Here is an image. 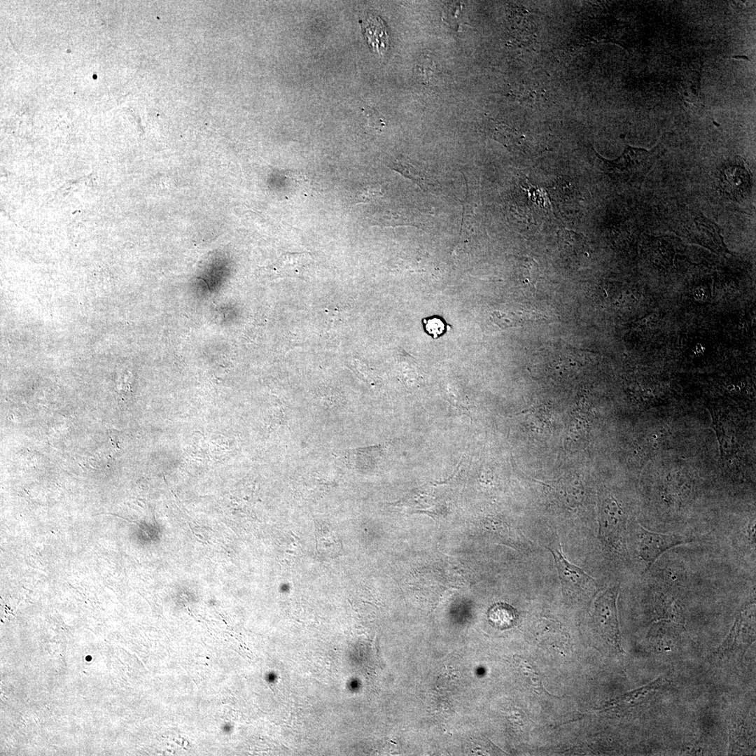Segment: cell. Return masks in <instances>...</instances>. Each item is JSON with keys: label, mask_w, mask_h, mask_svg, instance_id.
Segmentation results:
<instances>
[{"label": "cell", "mask_w": 756, "mask_h": 756, "mask_svg": "<svg viewBox=\"0 0 756 756\" xmlns=\"http://www.w3.org/2000/svg\"><path fill=\"white\" fill-rule=\"evenodd\" d=\"M523 664L524 665L523 668V672L527 677L529 678L531 683L534 687V689L538 691L544 690L543 687L541 684V681L538 677V674L536 673L535 670L529 665L527 662L526 663H524Z\"/></svg>", "instance_id": "5bb4252c"}, {"label": "cell", "mask_w": 756, "mask_h": 756, "mask_svg": "<svg viewBox=\"0 0 756 756\" xmlns=\"http://www.w3.org/2000/svg\"><path fill=\"white\" fill-rule=\"evenodd\" d=\"M552 552L563 592L566 595L578 594L591 586L595 585V580L582 569L570 563L561 552L550 549Z\"/></svg>", "instance_id": "52a82bcc"}, {"label": "cell", "mask_w": 756, "mask_h": 756, "mask_svg": "<svg viewBox=\"0 0 756 756\" xmlns=\"http://www.w3.org/2000/svg\"><path fill=\"white\" fill-rule=\"evenodd\" d=\"M755 608L747 606L737 615L724 641L713 654L718 660H730L746 652L755 636Z\"/></svg>", "instance_id": "277c9868"}, {"label": "cell", "mask_w": 756, "mask_h": 756, "mask_svg": "<svg viewBox=\"0 0 756 756\" xmlns=\"http://www.w3.org/2000/svg\"><path fill=\"white\" fill-rule=\"evenodd\" d=\"M657 155L654 150L649 151L626 145L622 155L615 160H608L597 156L601 162L602 169L608 174L624 181H636L647 174Z\"/></svg>", "instance_id": "7a4b0ae2"}, {"label": "cell", "mask_w": 756, "mask_h": 756, "mask_svg": "<svg viewBox=\"0 0 756 756\" xmlns=\"http://www.w3.org/2000/svg\"><path fill=\"white\" fill-rule=\"evenodd\" d=\"M364 35L371 49L382 55L388 48V37L386 27L377 15L368 14L362 22Z\"/></svg>", "instance_id": "9c48e42d"}, {"label": "cell", "mask_w": 756, "mask_h": 756, "mask_svg": "<svg viewBox=\"0 0 756 756\" xmlns=\"http://www.w3.org/2000/svg\"><path fill=\"white\" fill-rule=\"evenodd\" d=\"M396 167L397 171L423 188H426L427 186L432 183V180L429 179L426 174H424L422 171L416 169L410 163L400 162L397 164Z\"/></svg>", "instance_id": "7c38bea8"}, {"label": "cell", "mask_w": 756, "mask_h": 756, "mask_svg": "<svg viewBox=\"0 0 756 756\" xmlns=\"http://www.w3.org/2000/svg\"><path fill=\"white\" fill-rule=\"evenodd\" d=\"M690 541L691 538L685 535L656 533L639 526L638 553L649 568L668 549Z\"/></svg>", "instance_id": "5b68a950"}, {"label": "cell", "mask_w": 756, "mask_h": 756, "mask_svg": "<svg viewBox=\"0 0 756 756\" xmlns=\"http://www.w3.org/2000/svg\"><path fill=\"white\" fill-rule=\"evenodd\" d=\"M665 680L662 677L657 678L645 686L624 694L615 701V704L622 707H636L649 701L662 686Z\"/></svg>", "instance_id": "30bf717a"}, {"label": "cell", "mask_w": 756, "mask_h": 756, "mask_svg": "<svg viewBox=\"0 0 756 756\" xmlns=\"http://www.w3.org/2000/svg\"><path fill=\"white\" fill-rule=\"evenodd\" d=\"M488 618L494 626L504 629L512 626L516 623L517 615L515 609L511 606L499 603L489 609Z\"/></svg>", "instance_id": "8fae6325"}, {"label": "cell", "mask_w": 756, "mask_h": 756, "mask_svg": "<svg viewBox=\"0 0 756 756\" xmlns=\"http://www.w3.org/2000/svg\"><path fill=\"white\" fill-rule=\"evenodd\" d=\"M426 330L434 338L440 336L444 330V323L438 318H432L424 321Z\"/></svg>", "instance_id": "4fadbf2b"}, {"label": "cell", "mask_w": 756, "mask_h": 756, "mask_svg": "<svg viewBox=\"0 0 756 756\" xmlns=\"http://www.w3.org/2000/svg\"><path fill=\"white\" fill-rule=\"evenodd\" d=\"M626 517L611 496H603L599 505V536L611 551L620 552L625 547Z\"/></svg>", "instance_id": "3957f363"}, {"label": "cell", "mask_w": 756, "mask_h": 756, "mask_svg": "<svg viewBox=\"0 0 756 756\" xmlns=\"http://www.w3.org/2000/svg\"><path fill=\"white\" fill-rule=\"evenodd\" d=\"M720 188L726 197L736 201L745 198L750 191L749 172L742 161L734 160L724 162L719 170Z\"/></svg>", "instance_id": "8992f818"}, {"label": "cell", "mask_w": 756, "mask_h": 756, "mask_svg": "<svg viewBox=\"0 0 756 756\" xmlns=\"http://www.w3.org/2000/svg\"><path fill=\"white\" fill-rule=\"evenodd\" d=\"M619 590L616 585L603 592L594 603L593 612L597 632L613 652H623L616 606Z\"/></svg>", "instance_id": "6da1fadb"}, {"label": "cell", "mask_w": 756, "mask_h": 756, "mask_svg": "<svg viewBox=\"0 0 756 756\" xmlns=\"http://www.w3.org/2000/svg\"><path fill=\"white\" fill-rule=\"evenodd\" d=\"M545 485L549 489L551 496L561 506L572 508L580 504L583 498V487L575 477L561 478Z\"/></svg>", "instance_id": "ba28073f"}, {"label": "cell", "mask_w": 756, "mask_h": 756, "mask_svg": "<svg viewBox=\"0 0 756 756\" xmlns=\"http://www.w3.org/2000/svg\"><path fill=\"white\" fill-rule=\"evenodd\" d=\"M432 62L430 64H426L424 62L422 64H419L415 67L416 75L425 83L428 82L430 78V76L433 71Z\"/></svg>", "instance_id": "9a60e30c"}]
</instances>
